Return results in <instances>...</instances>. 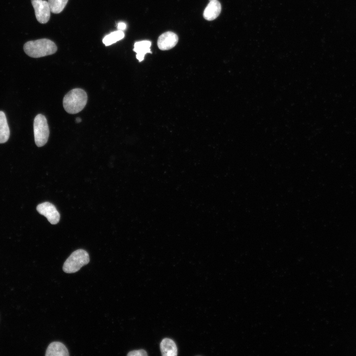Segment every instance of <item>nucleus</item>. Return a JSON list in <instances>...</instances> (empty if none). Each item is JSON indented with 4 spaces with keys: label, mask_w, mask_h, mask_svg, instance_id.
<instances>
[{
    "label": "nucleus",
    "mask_w": 356,
    "mask_h": 356,
    "mask_svg": "<svg viewBox=\"0 0 356 356\" xmlns=\"http://www.w3.org/2000/svg\"><path fill=\"white\" fill-rule=\"evenodd\" d=\"M126 27H127V25H126V23H125L124 22H120L118 23L117 28H118V30H121V31H123L124 30H125L126 29Z\"/></svg>",
    "instance_id": "16"
},
{
    "label": "nucleus",
    "mask_w": 356,
    "mask_h": 356,
    "mask_svg": "<svg viewBox=\"0 0 356 356\" xmlns=\"http://www.w3.org/2000/svg\"><path fill=\"white\" fill-rule=\"evenodd\" d=\"M178 35L173 32H166L161 34L158 38L157 45L162 50H169L174 47L178 43Z\"/></svg>",
    "instance_id": "7"
},
{
    "label": "nucleus",
    "mask_w": 356,
    "mask_h": 356,
    "mask_svg": "<svg viewBox=\"0 0 356 356\" xmlns=\"http://www.w3.org/2000/svg\"><path fill=\"white\" fill-rule=\"evenodd\" d=\"M211 0H209V1H211Z\"/></svg>",
    "instance_id": "18"
},
{
    "label": "nucleus",
    "mask_w": 356,
    "mask_h": 356,
    "mask_svg": "<svg viewBox=\"0 0 356 356\" xmlns=\"http://www.w3.org/2000/svg\"><path fill=\"white\" fill-rule=\"evenodd\" d=\"M147 355L146 352L143 349L132 351L127 354L128 356H147Z\"/></svg>",
    "instance_id": "15"
},
{
    "label": "nucleus",
    "mask_w": 356,
    "mask_h": 356,
    "mask_svg": "<svg viewBox=\"0 0 356 356\" xmlns=\"http://www.w3.org/2000/svg\"><path fill=\"white\" fill-rule=\"evenodd\" d=\"M221 9V4L218 0L210 1L204 9L203 17L207 20H213L220 15Z\"/></svg>",
    "instance_id": "8"
},
{
    "label": "nucleus",
    "mask_w": 356,
    "mask_h": 356,
    "mask_svg": "<svg viewBox=\"0 0 356 356\" xmlns=\"http://www.w3.org/2000/svg\"><path fill=\"white\" fill-rule=\"evenodd\" d=\"M10 131L4 113L0 111V143L6 142L9 137Z\"/></svg>",
    "instance_id": "12"
},
{
    "label": "nucleus",
    "mask_w": 356,
    "mask_h": 356,
    "mask_svg": "<svg viewBox=\"0 0 356 356\" xmlns=\"http://www.w3.org/2000/svg\"><path fill=\"white\" fill-rule=\"evenodd\" d=\"M35 142L38 147L45 145L48 140L49 131L45 117L41 114L35 118L33 124Z\"/></svg>",
    "instance_id": "4"
},
{
    "label": "nucleus",
    "mask_w": 356,
    "mask_h": 356,
    "mask_svg": "<svg viewBox=\"0 0 356 356\" xmlns=\"http://www.w3.org/2000/svg\"><path fill=\"white\" fill-rule=\"evenodd\" d=\"M45 355L46 356H68L69 352L62 343L54 341L49 344L46 350Z\"/></svg>",
    "instance_id": "9"
},
{
    "label": "nucleus",
    "mask_w": 356,
    "mask_h": 356,
    "mask_svg": "<svg viewBox=\"0 0 356 356\" xmlns=\"http://www.w3.org/2000/svg\"><path fill=\"white\" fill-rule=\"evenodd\" d=\"M161 354L164 356H175L178 355L176 344L173 340L166 338L163 339L160 343Z\"/></svg>",
    "instance_id": "11"
},
{
    "label": "nucleus",
    "mask_w": 356,
    "mask_h": 356,
    "mask_svg": "<svg viewBox=\"0 0 356 356\" xmlns=\"http://www.w3.org/2000/svg\"><path fill=\"white\" fill-rule=\"evenodd\" d=\"M37 211L46 218L52 224H57L60 220V214L55 206L48 202H44L37 206Z\"/></svg>",
    "instance_id": "6"
},
{
    "label": "nucleus",
    "mask_w": 356,
    "mask_h": 356,
    "mask_svg": "<svg viewBox=\"0 0 356 356\" xmlns=\"http://www.w3.org/2000/svg\"><path fill=\"white\" fill-rule=\"evenodd\" d=\"M88 96L86 92L79 88L69 91L64 97L63 105L68 113L74 114L81 111L86 105Z\"/></svg>",
    "instance_id": "2"
},
{
    "label": "nucleus",
    "mask_w": 356,
    "mask_h": 356,
    "mask_svg": "<svg viewBox=\"0 0 356 356\" xmlns=\"http://www.w3.org/2000/svg\"><path fill=\"white\" fill-rule=\"evenodd\" d=\"M68 0H48L50 11L53 13H60L65 7Z\"/></svg>",
    "instance_id": "14"
},
{
    "label": "nucleus",
    "mask_w": 356,
    "mask_h": 356,
    "mask_svg": "<svg viewBox=\"0 0 356 356\" xmlns=\"http://www.w3.org/2000/svg\"><path fill=\"white\" fill-rule=\"evenodd\" d=\"M23 49L30 57L39 58L55 53L57 48L52 41L47 39H41L26 42Z\"/></svg>",
    "instance_id": "1"
},
{
    "label": "nucleus",
    "mask_w": 356,
    "mask_h": 356,
    "mask_svg": "<svg viewBox=\"0 0 356 356\" xmlns=\"http://www.w3.org/2000/svg\"><path fill=\"white\" fill-rule=\"evenodd\" d=\"M151 45V42L146 40L134 43L133 50L136 53V57L139 62H141L144 60L146 53H152L150 49Z\"/></svg>",
    "instance_id": "10"
},
{
    "label": "nucleus",
    "mask_w": 356,
    "mask_h": 356,
    "mask_svg": "<svg viewBox=\"0 0 356 356\" xmlns=\"http://www.w3.org/2000/svg\"><path fill=\"white\" fill-rule=\"evenodd\" d=\"M76 121L77 123H80L81 122V119L80 118H77Z\"/></svg>",
    "instance_id": "17"
},
{
    "label": "nucleus",
    "mask_w": 356,
    "mask_h": 356,
    "mask_svg": "<svg viewBox=\"0 0 356 356\" xmlns=\"http://www.w3.org/2000/svg\"><path fill=\"white\" fill-rule=\"evenodd\" d=\"M125 34L123 31L118 30L105 36L103 39L102 42L106 46H108L122 40Z\"/></svg>",
    "instance_id": "13"
},
{
    "label": "nucleus",
    "mask_w": 356,
    "mask_h": 356,
    "mask_svg": "<svg viewBox=\"0 0 356 356\" xmlns=\"http://www.w3.org/2000/svg\"><path fill=\"white\" fill-rule=\"evenodd\" d=\"M89 262V256L86 250L82 249L76 250L65 261L63 270L68 273H75Z\"/></svg>",
    "instance_id": "3"
},
{
    "label": "nucleus",
    "mask_w": 356,
    "mask_h": 356,
    "mask_svg": "<svg viewBox=\"0 0 356 356\" xmlns=\"http://www.w3.org/2000/svg\"><path fill=\"white\" fill-rule=\"evenodd\" d=\"M31 3L38 22L42 24L47 23L51 12L48 2L44 0H31Z\"/></svg>",
    "instance_id": "5"
}]
</instances>
